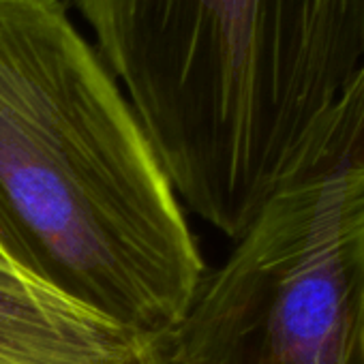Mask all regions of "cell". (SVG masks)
Returning <instances> with one entry per match:
<instances>
[{
  "mask_svg": "<svg viewBox=\"0 0 364 364\" xmlns=\"http://www.w3.org/2000/svg\"><path fill=\"white\" fill-rule=\"evenodd\" d=\"M0 364H167L163 341L67 298L0 249Z\"/></svg>",
  "mask_w": 364,
  "mask_h": 364,
  "instance_id": "277c9868",
  "label": "cell"
},
{
  "mask_svg": "<svg viewBox=\"0 0 364 364\" xmlns=\"http://www.w3.org/2000/svg\"><path fill=\"white\" fill-rule=\"evenodd\" d=\"M0 249L159 341L208 270L129 99L65 0H0Z\"/></svg>",
  "mask_w": 364,
  "mask_h": 364,
  "instance_id": "6da1fadb",
  "label": "cell"
},
{
  "mask_svg": "<svg viewBox=\"0 0 364 364\" xmlns=\"http://www.w3.org/2000/svg\"><path fill=\"white\" fill-rule=\"evenodd\" d=\"M182 208L238 240L364 60V0H73Z\"/></svg>",
  "mask_w": 364,
  "mask_h": 364,
  "instance_id": "7a4b0ae2",
  "label": "cell"
},
{
  "mask_svg": "<svg viewBox=\"0 0 364 364\" xmlns=\"http://www.w3.org/2000/svg\"><path fill=\"white\" fill-rule=\"evenodd\" d=\"M234 242L167 364H364V60Z\"/></svg>",
  "mask_w": 364,
  "mask_h": 364,
  "instance_id": "3957f363",
  "label": "cell"
}]
</instances>
